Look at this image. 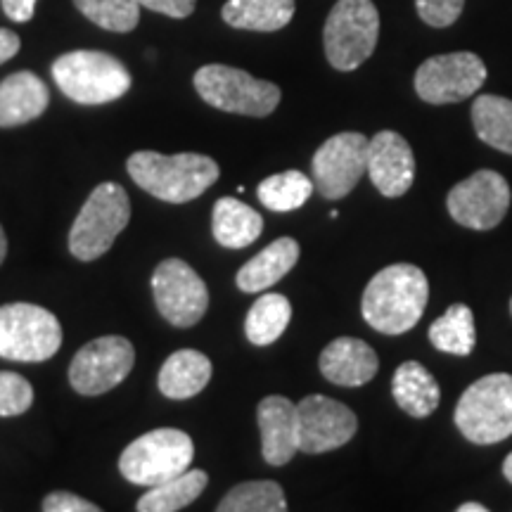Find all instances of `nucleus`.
I'll return each mask as SVG.
<instances>
[{"instance_id": "32", "label": "nucleus", "mask_w": 512, "mask_h": 512, "mask_svg": "<svg viewBox=\"0 0 512 512\" xmlns=\"http://www.w3.org/2000/svg\"><path fill=\"white\" fill-rule=\"evenodd\" d=\"M34 403V387L27 377L17 373H0V415L12 418V415L27 413Z\"/></svg>"}, {"instance_id": "15", "label": "nucleus", "mask_w": 512, "mask_h": 512, "mask_svg": "<svg viewBox=\"0 0 512 512\" xmlns=\"http://www.w3.org/2000/svg\"><path fill=\"white\" fill-rule=\"evenodd\" d=\"M299 451L328 453L349 444L358 430V418L349 406L330 396L311 394L297 403Z\"/></svg>"}, {"instance_id": "16", "label": "nucleus", "mask_w": 512, "mask_h": 512, "mask_svg": "<svg viewBox=\"0 0 512 512\" xmlns=\"http://www.w3.org/2000/svg\"><path fill=\"white\" fill-rule=\"evenodd\" d=\"M366 171L380 195H406L415 181V157L408 140L396 131H380L368 140Z\"/></svg>"}, {"instance_id": "13", "label": "nucleus", "mask_w": 512, "mask_h": 512, "mask_svg": "<svg viewBox=\"0 0 512 512\" xmlns=\"http://www.w3.org/2000/svg\"><path fill=\"white\" fill-rule=\"evenodd\" d=\"M510 185L498 171L479 169L446 197L451 219L470 230H494L510 209Z\"/></svg>"}, {"instance_id": "24", "label": "nucleus", "mask_w": 512, "mask_h": 512, "mask_svg": "<svg viewBox=\"0 0 512 512\" xmlns=\"http://www.w3.org/2000/svg\"><path fill=\"white\" fill-rule=\"evenodd\" d=\"M294 10V0H226L221 17L233 29L280 31L292 22Z\"/></svg>"}, {"instance_id": "29", "label": "nucleus", "mask_w": 512, "mask_h": 512, "mask_svg": "<svg viewBox=\"0 0 512 512\" xmlns=\"http://www.w3.org/2000/svg\"><path fill=\"white\" fill-rule=\"evenodd\" d=\"M313 188L316 185L302 171H283V174L264 178L256 188V195L266 209L275 211V214H287V211L304 207L313 195Z\"/></svg>"}, {"instance_id": "3", "label": "nucleus", "mask_w": 512, "mask_h": 512, "mask_svg": "<svg viewBox=\"0 0 512 512\" xmlns=\"http://www.w3.org/2000/svg\"><path fill=\"white\" fill-rule=\"evenodd\" d=\"M53 79L79 105H107L131 91V72L117 57L100 50H72L53 62Z\"/></svg>"}, {"instance_id": "18", "label": "nucleus", "mask_w": 512, "mask_h": 512, "mask_svg": "<svg viewBox=\"0 0 512 512\" xmlns=\"http://www.w3.org/2000/svg\"><path fill=\"white\" fill-rule=\"evenodd\" d=\"M318 366L323 377L337 387H361L380 370L375 349L356 337H337L320 351Z\"/></svg>"}, {"instance_id": "9", "label": "nucleus", "mask_w": 512, "mask_h": 512, "mask_svg": "<svg viewBox=\"0 0 512 512\" xmlns=\"http://www.w3.org/2000/svg\"><path fill=\"white\" fill-rule=\"evenodd\" d=\"M62 347V325L55 313L36 304L0 306V358L41 363Z\"/></svg>"}, {"instance_id": "7", "label": "nucleus", "mask_w": 512, "mask_h": 512, "mask_svg": "<svg viewBox=\"0 0 512 512\" xmlns=\"http://www.w3.org/2000/svg\"><path fill=\"white\" fill-rule=\"evenodd\" d=\"M131 221V200L117 183H100L83 204L69 230V252L79 261L107 254L117 235Z\"/></svg>"}, {"instance_id": "35", "label": "nucleus", "mask_w": 512, "mask_h": 512, "mask_svg": "<svg viewBox=\"0 0 512 512\" xmlns=\"http://www.w3.org/2000/svg\"><path fill=\"white\" fill-rule=\"evenodd\" d=\"M140 8H147L152 12H159V15L174 17V19H185L190 17L197 8V0H136Z\"/></svg>"}, {"instance_id": "41", "label": "nucleus", "mask_w": 512, "mask_h": 512, "mask_svg": "<svg viewBox=\"0 0 512 512\" xmlns=\"http://www.w3.org/2000/svg\"><path fill=\"white\" fill-rule=\"evenodd\" d=\"M510 313H512V299H510Z\"/></svg>"}, {"instance_id": "21", "label": "nucleus", "mask_w": 512, "mask_h": 512, "mask_svg": "<svg viewBox=\"0 0 512 512\" xmlns=\"http://www.w3.org/2000/svg\"><path fill=\"white\" fill-rule=\"evenodd\" d=\"M211 373H214V366H211V361L202 354V351H174V354L164 361L162 370H159V392H162L166 399L174 401L192 399V396H197L204 387H207Z\"/></svg>"}, {"instance_id": "22", "label": "nucleus", "mask_w": 512, "mask_h": 512, "mask_svg": "<svg viewBox=\"0 0 512 512\" xmlns=\"http://www.w3.org/2000/svg\"><path fill=\"white\" fill-rule=\"evenodd\" d=\"M392 396L403 413L422 420L439 408L441 389L422 363L406 361L396 368L392 377Z\"/></svg>"}, {"instance_id": "12", "label": "nucleus", "mask_w": 512, "mask_h": 512, "mask_svg": "<svg viewBox=\"0 0 512 512\" xmlns=\"http://www.w3.org/2000/svg\"><path fill=\"white\" fill-rule=\"evenodd\" d=\"M152 294L164 320L174 328H192L209 309V290L183 259H166L152 273Z\"/></svg>"}, {"instance_id": "28", "label": "nucleus", "mask_w": 512, "mask_h": 512, "mask_svg": "<svg viewBox=\"0 0 512 512\" xmlns=\"http://www.w3.org/2000/svg\"><path fill=\"white\" fill-rule=\"evenodd\" d=\"M430 342L437 351L453 356H470L477 344L475 313L470 306L453 304L430 328Z\"/></svg>"}, {"instance_id": "26", "label": "nucleus", "mask_w": 512, "mask_h": 512, "mask_svg": "<svg viewBox=\"0 0 512 512\" xmlns=\"http://www.w3.org/2000/svg\"><path fill=\"white\" fill-rule=\"evenodd\" d=\"M292 318V304L285 294H261L245 320V335L254 347H268L283 337Z\"/></svg>"}, {"instance_id": "38", "label": "nucleus", "mask_w": 512, "mask_h": 512, "mask_svg": "<svg viewBox=\"0 0 512 512\" xmlns=\"http://www.w3.org/2000/svg\"><path fill=\"white\" fill-rule=\"evenodd\" d=\"M489 508H486V505H482V503H463L458 508V512H486Z\"/></svg>"}, {"instance_id": "17", "label": "nucleus", "mask_w": 512, "mask_h": 512, "mask_svg": "<svg viewBox=\"0 0 512 512\" xmlns=\"http://www.w3.org/2000/svg\"><path fill=\"white\" fill-rule=\"evenodd\" d=\"M261 432V456L268 465L283 467L299 451L297 403L287 396H266L256 408Z\"/></svg>"}, {"instance_id": "2", "label": "nucleus", "mask_w": 512, "mask_h": 512, "mask_svg": "<svg viewBox=\"0 0 512 512\" xmlns=\"http://www.w3.org/2000/svg\"><path fill=\"white\" fill-rule=\"evenodd\" d=\"M126 169L138 188L150 192L157 200L171 204L197 200L221 176L219 164L214 159L195 155V152L159 155V152L143 150L128 157Z\"/></svg>"}, {"instance_id": "4", "label": "nucleus", "mask_w": 512, "mask_h": 512, "mask_svg": "<svg viewBox=\"0 0 512 512\" xmlns=\"http://www.w3.org/2000/svg\"><path fill=\"white\" fill-rule=\"evenodd\" d=\"M453 420L460 434L477 446L512 437V375L494 373L472 382L458 399Z\"/></svg>"}, {"instance_id": "31", "label": "nucleus", "mask_w": 512, "mask_h": 512, "mask_svg": "<svg viewBox=\"0 0 512 512\" xmlns=\"http://www.w3.org/2000/svg\"><path fill=\"white\" fill-rule=\"evenodd\" d=\"M74 5L88 22L114 34H128L140 22V5L136 0H74Z\"/></svg>"}, {"instance_id": "19", "label": "nucleus", "mask_w": 512, "mask_h": 512, "mask_svg": "<svg viewBox=\"0 0 512 512\" xmlns=\"http://www.w3.org/2000/svg\"><path fill=\"white\" fill-rule=\"evenodd\" d=\"M50 105L48 86L34 72H17L0 81V128L29 124Z\"/></svg>"}, {"instance_id": "1", "label": "nucleus", "mask_w": 512, "mask_h": 512, "mask_svg": "<svg viewBox=\"0 0 512 512\" xmlns=\"http://www.w3.org/2000/svg\"><path fill=\"white\" fill-rule=\"evenodd\" d=\"M430 302V283L422 268L392 264L370 278L363 292L361 313L370 328L382 335L413 330Z\"/></svg>"}, {"instance_id": "27", "label": "nucleus", "mask_w": 512, "mask_h": 512, "mask_svg": "<svg viewBox=\"0 0 512 512\" xmlns=\"http://www.w3.org/2000/svg\"><path fill=\"white\" fill-rule=\"evenodd\" d=\"M472 124L482 143L512 155V100L501 95H479L472 105Z\"/></svg>"}, {"instance_id": "5", "label": "nucleus", "mask_w": 512, "mask_h": 512, "mask_svg": "<svg viewBox=\"0 0 512 512\" xmlns=\"http://www.w3.org/2000/svg\"><path fill=\"white\" fill-rule=\"evenodd\" d=\"M195 444L174 427L152 430L131 441L119 458V472L136 486H157L190 470Z\"/></svg>"}, {"instance_id": "23", "label": "nucleus", "mask_w": 512, "mask_h": 512, "mask_svg": "<svg viewBox=\"0 0 512 512\" xmlns=\"http://www.w3.org/2000/svg\"><path fill=\"white\" fill-rule=\"evenodd\" d=\"M211 233L226 249H245L264 233V219L259 211L235 197H221L211 211Z\"/></svg>"}, {"instance_id": "34", "label": "nucleus", "mask_w": 512, "mask_h": 512, "mask_svg": "<svg viewBox=\"0 0 512 512\" xmlns=\"http://www.w3.org/2000/svg\"><path fill=\"white\" fill-rule=\"evenodd\" d=\"M41 508L46 512H100V505L76 494H69V491H53V494H48L43 498Z\"/></svg>"}, {"instance_id": "30", "label": "nucleus", "mask_w": 512, "mask_h": 512, "mask_svg": "<svg viewBox=\"0 0 512 512\" xmlns=\"http://www.w3.org/2000/svg\"><path fill=\"white\" fill-rule=\"evenodd\" d=\"M219 512H285L287 498L283 486L273 479L264 482H242L223 496L216 505Z\"/></svg>"}, {"instance_id": "37", "label": "nucleus", "mask_w": 512, "mask_h": 512, "mask_svg": "<svg viewBox=\"0 0 512 512\" xmlns=\"http://www.w3.org/2000/svg\"><path fill=\"white\" fill-rule=\"evenodd\" d=\"M19 48H22V38L12 29L0 27V64L10 62L19 53Z\"/></svg>"}, {"instance_id": "10", "label": "nucleus", "mask_w": 512, "mask_h": 512, "mask_svg": "<svg viewBox=\"0 0 512 512\" xmlns=\"http://www.w3.org/2000/svg\"><path fill=\"white\" fill-rule=\"evenodd\" d=\"M136 349L126 337L107 335L83 344L69 366V384L83 396H100L131 375Z\"/></svg>"}, {"instance_id": "40", "label": "nucleus", "mask_w": 512, "mask_h": 512, "mask_svg": "<svg viewBox=\"0 0 512 512\" xmlns=\"http://www.w3.org/2000/svg\"><path fill=\"white\" fill-rule=\"evenodd\" d=\"M503 477L512 484V453H508V458L503 460Z\"/></svg>"}, {"instance_id": "11", "label": "nucleus", "mask_w": 512, "mask_h": 512, "mask_svg": "<svg viewBox=\"0 0 512 512\" xmlns=\"http://www.w3.org/2000/svg\"><path fill=\"white\" fill-rule=\"evenodd\" d=\"M486 81V64L475 53H446L425 60L415 72V93L430 105L472 98Z\"/></svg>"}, {"instance_id": "14", "label": "nucleus", "mask_w": 512, "mask_h": 512, "mask_svg": "<svg viewBox=\"0 0 512 512\" xmlns=\"http://www.w3.org/2000/svg\"><path fill=\"white\" fill-rule=\"evenodd\" d=\"M368 138L344 131L325 140L313 155V185L325 200H342L366 174Z\"/></svg>"}, {"instance_id": "20", "label": "nucleus", "mask_w": 512, "mask_h": 512, "mask_svg": "<svg viewBox=\"0 0 512 512\" xmlns=\"http://www.w3.org/2000/svg\"><path fill=\"white\" fill-rule=\"evenodd\" d=\"M299 254H302V249H299L297 240L278 238L240 268L238 275H235V285L247 294L264 292L275 283H280L297 266Z\"/></svg>"}, {"instance_id": "36", "label": "nucleus", "mask_w": 512, "mask_h": 512, "mask_svg": "<svg viewBox=\"0 0 512 512\" xmlns=\"http://www.w3.org/2000/svg\"><path fill=\"white\" fill-rule=\"evenodd\" d=\"M36 3L38 0H0V10H3L12 22L24 24L31 22V17H34Z\"/></svg>"}, {"instance_id": "8", "label": "nucleus", "mask_w": 512, "mask_h": 512, "mask_svg": "<svg viewBox=\"0 0 512 512\" xmlns=\"http://www.w3.org/2000/svg\"><path fill=\"white\" fill-rule=\"evenodd\" d=\"M380 15L373 0H337L323 29L328 62L337 72H354L375 53Z\"/></svg>"}, {"instance_id": "33", "label": "nucleus", "mask_w": 512, "mask_h": 512, "mask_svg": "<svg viewBox=\"0 0 512 512\" xmlns=\"http://www.w3.org/2000/svg\"><path fill=\"white\" fill-rule=\"evenodd\" d=\"M465 0H415L420 19L434 29H446L463 15Z\"/></svg>"}, {"instance_id": "6", "label": "nucleus", "mask_w": 512, "mask_h": 512, "mask_svg": "<svg viewBox=\"0 0 512 512\" xmlns=\"http://www.w3.org/2000/svg\"><path fill=\"white\" fill-rule=\"evenodd\" d=\"M195 91L207 105L221 112L268 117L280 105V88L271 81L254 79L242 69L228 64H204L195 72Z\"/></svg>"}, {"instance_id": "25", "label": "nucleus", "mask_w": 512, "mask_h": 512, "mask_svg": "<svg viewBox=\"0 0 512 512\" xmlns=\"http://www.w3.org/2000/svg\"><path fill=\"white\" fill-rule=\"evenodd\" d=\"M209 477L204 470H185L169 482L150 486V491L140 498L138 512H176L188 508L207 489Z\"/></svg>"}, {"instance_id": "39", "label": "nucleus", "mask_w": 512, "mask_h": 512, "mask_svg": "<svg viewBox=\"0 0 512 512\" xmlns=\"http://www.w3.org/2000/svg\"><path fill=\"white\" fill-rule=\"evenodd\" d=\"M5 256H8V238H5V230L0 226V264L5 261Z\"/></svg>"}]
</instances>
